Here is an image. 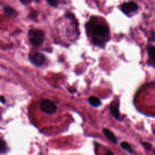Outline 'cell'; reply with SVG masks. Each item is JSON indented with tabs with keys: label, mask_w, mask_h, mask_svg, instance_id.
Instances as JSON below:
<instances>
[{
	"label": "cell",
	"mask_w": 155,
	"mask_h": 155,
	"mask_svg": "<svg viewBox=\"0 0 155 155\" xmlns=\"http://www.w3.org/2000/svg\"><path fill=\"white\" fill-rule=\"evenodd\" d=\"M22 4L24 5H27L28 4H30V2H31V1H35L36 2H39L40 0H19Z\"/></svg>",
	"instance_id": "9a60e30c"
},
{
	"label": "cell",
	"mask_w": 155,
	"mask_h": 155,
	"mask_svg": "<svg viewBox=\"0 0 155 155\" xmlns=\"http://www.w3.org/2000/svg\"><path fill=\"white\" fill-rule=\"evenodd\" d=\"M120 146H121V147H122L123 149H124L125 150L129 152L130 153H131V154L134 153L133 148H131V145H130L127 142H122L120 143Z\"/></svg>",
	"instance_id": "8fae6325"
},
{
	"label": "cell",
	"mask_w": 155,
	"mask_h": 155,
	"mask_svg": "<svg viewBox=\"0 0 155 155\" xmlns=\"http://www.w3.org/2000/svg\"><path fill=\"white\" fill-rule=\"evenodd\" d=\"M147 51H148V54L150 59H151L153 61V62H154V52H155L154 47L151 45H148Z\"/></svg>",
	"instance_id": "30bf717a"
},
{
	"label": "cell",
	"mask_w": 155,
	"mask_h": 155,
	"mask_svg": "<svg viewBox=\"0 0 155 155\" xmlns=\"http://www.w3.org/2000/svg\"><path fill=\"white\" fill-rule=\"evenodd\" d=\"M88 28L91 30L92 33L97 36L103 37L109 33V28L104 24L94 22L91 18L90 21L87 24Z\"/></svg>",
	"instance_id": "6da1fadb"
},
{
	"label": "cell",
	"mask_w": 155,
	"mask_h": 155,
	"mask_svg": "<svg viewBox=\"0 0 155 155\" xmlns=\"http://www.w3.org/2000/svg\"><path fill=\"white\" fill-rule=\"evenodd\" d=\"M7 151V145L6 142L3 140L0 139V154L5 153Z\"/></svg>",
	"instance_id": "7c38bea8"
},
{
	"label": "cell",
	"mask_w": 155,
	"mask_h": 155,
	"mask_svg": "<svg viewBox=\"0 0 155 155\" xmlns=\"http://www.w3.org/2000/svg\"><path fill=\"white\" fill-rule=\"evenodd\" d=\"M3 12L4 13L9 17H16L18 15V13L16 10L8 5H4L3 7Z\"/></svg>",
	"instance_id": "8992f818"
},
{
	"label": "cell",
	"mask_w": 155,
	"mask_h": 155,
	"mask_svg": "<svg viewBox=\"0 0 155 155\" xmlns=\"http://www.w3.org/2000/svg\"><path fill=\"white\" fill-rule=\"evenodd\" d=\"M113 154V153H111V152H110V151H109V152H108V153H106V154Z\"/></svg>",
	"instance_id": "e0dca14e"
},
{
	"label": "cell",
	"mask_w": 155,
	"mask_h": 155,
	"mask_svg": "<svg viewBox=\"0 0 155 155\" xmlns=\"http://www.w3.org/2000/svg\"><path fill=\"white\" fill-rule=\"evenodd\" d=\"M110 109L112 115L116 119H119V117H120V113H119V105L114 104V103H111L110 105Z\"/></svg>",
	"instance_id": "52a82bcc"
},
{
	"label": "cell",
	"mask_w": 155,
	"mask_h": 155,
	"mask_svg": "<svg viewBox=\"0 0 155 155\" xmlns=\"http://www.w3.org/2000/svg\"><path fill=\"white\" fill-rule=\"evenodd\" d=\"M142 145L143 146V147L147 150V151H150L151 149V145L148 142H142Z\"/></svg>",
	"instance_id": "5bb4252c"
},
{
	"label": "cell",
	"mask_w": 155,
	"mask_h": 155,
	"mask_svg": "<svg viewBox=\"0 0 155 155\" xmlns=\"http://www.w3.org/2000/svg\"><path fill=\"white\" fill-rule=\"evenodd\" d=\"M0 101L2 102V103H5V98H4V96H0Z\"/></svg>",
	"instance_id": "2e32d148"
},
{
	"label": "cell",
	"mask_w": 155,
	"mask_h": 155,
	"mask_svg": "<svg viewBox=\"0 0 155 155\" xmlns=\"http://www.w3.org/2000/svg\"><path fill=\"white\" fill-rule=\"evenodd\" d=\"M103 133L105 134V136L113 143H117V139L115 135L113 133L112 131H111L109 129L107 128H104L103 129Z\"/></svg>",
	"instance_id": "ba28073f"
},
{
	"label": "cell",
	"mask_w": 155,
	"mask_h": 155,
	"mask_svg": "<svg viewBox=\"0 0 155 155\" xmlns=\"http://www.w3.org/2000/svg\"><path fill=\"white\" fill-rule=\"evenodd\" d=\"M138 8L139 6L137 4L133 1L124 2L120 5V8L122 12L127 15L136 12L138 10Z\"/></svg>",
	"instance_id": "3957f363"
},
{
	"label": "cell",
	"mask_w": 155,
	"mask_h": 155,
	"mask_svg": "<svg viewBox=\"0 0 155 155\" xmlns=\"http://www.w3.org/2000/svg\"><path fill=\"white\" fill-rule=\"evenodd\" d=\"M28 36L30 42L35 46L40 45L44 41V33L41 30L30 29L28 32Z\"/></svg>",
	"instance_id": "7a4b0ae2"
},
{
	"label": "cell",
	"mask_w": 155,
	"mask_h": 155,
	"mask_svg": "<svg viewBox=\"0 0 155 155\" xmlns=\"http://www.w3.org/2000/svg\"><path fill=\"white\" fill-rule=\"evenodd\" d=\"M88 102L90 104V105H91L93 107H97L101 105V101L100 99L95 96H90L88 99Z\"/></svg>",
	"instance_id": "9c48e42d"
},
{
	"label": "cell",
	"mask_w": 155,
	"mask_h": 155,
	"mask_svg": "<svg viewBox=\"0 0 155 155\" xmlns=\"http://www.w3.org/2000/svg\"><path fill=\"white\" fill-rule=\"evenodd\" d=\"M41 110L45 113L53 114L57 110V107L56 104L50 100L44 99L41 104Z\"/></svg>",
	"instance_id": "277c9868"
},
{
	"label": "cell",
	"mask_w": 155,
	"mask_h": 155,
	"mask_svg": "<svg viewBox=\"0 0 155 155\" xmlns=\"http://www.w3.org/2000/svg\"><path fill=\"white\" fill-rule=\"evenodd\" d=\"M29 59L31 62L36 66L40 67L42 65L45 61V56L41 53H35L29 56Z\"/></svg>",
	"instance_id": "5b68a950"
},
{
	"label": "cell",
	"mask_w": 155,
	"mask_h": 155,
	"mask_svg": "<svg viewBox=\"0 0 155 155\" xmlns=\"http://www.w3.org/2000/svg\"><path fill=\"white\" fill-rule=\"evenodd\" d=\"M48 4L53 7H56L58 5V0H46Z\"/></svg>",
	"instance_id": "4fadbf2b"
}]
</instances>
